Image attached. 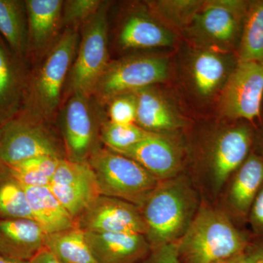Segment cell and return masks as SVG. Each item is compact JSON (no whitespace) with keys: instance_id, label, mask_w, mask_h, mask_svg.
Returning <instances> with one entry per match:
<instances>
[{"instance_id":"cell-1","label":"cell","mask_w":263,"mask_h":263,"mask_svg":"<svg viewBox=\"0 0 263 263\" xmlns=\"http://www.w3.org/2000/svg\"><path fill=\"white\" fill-rule=\"evenodd\" d=\"M80 41L76 29H65L41 65L31 72L20 114L46 122L54 117Z\"/></svg>"},{"instance_id":"cell-2","label":"cell","mask_w":263,"mask_h":263,"mask_svg":"<svg viewBox=\"0 0 263 263\" xmlns=\"http://www.w3.org/2000/svg\"><path fill=\"white\" fill-rule=\"evenodd\" d=\"M177 245L183 263H218L243 253L247 241L226 216L202 209Z\"/></svg>"},{"instance_id":"cell-3","label":"cell","mask_w":263,"mask_h":263,"mask_svg":"<svg viewBox=\"0 0 263 263\" xmlns=\"http://www.w3.org/2000/svg\"><path fill=\"white\" fill-rule=\"evenodd\" d=\"M96 176L101 195L133 204H143L157 189V178L129 157L98 148L88 160Z\"/></svg>"},{"instance_id":"cell-4","label":"cell","mask_w":263,"mask_h":263,"mask_svg":"<svg viewBox=\"0 0 263 263\" xmlns=\"http://www.w3.org/2000/svg\"><path fill=\"white\" fill-rule=\"evenodd\" d=\"M110 2L81 28L80 41L67 81L69 95L92 97L100 77L108 67V10Z\"/></svg>"},{"instance_id":"cell-5","label":"cell","mask_w":263,"mask_h":263,"mask_svg":"<svg viewBox=\"0 0 263 263\" xmlns=\"http://www.w3.org/2000/svg\"><path fill=\"white\" fill-rule=\"evenodd\" d=\"M169 62L155 55H133L110 62L95 87L92 98L99 105L119 95L136 92L162 82L168 76Z\"/></svg>"},{"instance_id":"cell-6","label":"cell","mask_w":263,"mask_h":263,"mask_svg":"<svg viewBox=\"0 0 263 263\" xmlns=\"http://www.w3.org/2000/svg\"><path fill=\"white\" fill-rule=\"evenodd\" d=\"M143 204L142 216L151 240L158 247L174 243L186 229L190 217L186 194L176 186L156 189Z\"/></svg>"},{"instance_id":"cell-7","label":"cell","mask_w":263,"mask_h":263,"mask_svg":"<svg viewBox=\"0 0 263 263\" xmlns=\"http://www.w3.org/2000/svg\"><path fill=\"white\" fill-rule=\"evenodd\" d=\"M44 123L22 114L0 129V164L13 165L39 157H60L54 138Z\"/></svg>"},{"instance_id":"cell-8","label":"cell","mask_w":263,"mask_h":263,"mask_svg":"<svg viewBox=\"0 0 263 263\" xmlns=\"http://www.w3.org/2000/svg\"><path fill=\"white\" fill-rule=\"evenodd\" d=\"M249 5L237 0L205 2L187 27L190 34L209 49H226L236 39Z\"/></svg>"},{"instance_id":"cell-9","label":"cell","mask_w":263,"mask_h":263,"mask_svg":"<svg viewBox=\"0 0 263 263\" xmlns=\"http://www.w3.org/2000/svg\"><path fill=\"white\" fill-rule=\"evenodd\" d=\"M263 98V62H239L230 74L221 100L222 114L253 121L260 114Z\"/></svg>"},{"instance_id":"cell-10","label":"cell","mask_w":263,"mask_h":263,"mask_svg":"<svg viewBox=\"0 0 263 263\" xmlns=\"http://www.w3.org/2000/svg\"><path fill=\"white\" fill-rule=\"evenodd\" d=\"M99 105L92 97L70 95L60 113L69 160L84 161L95 152L99 122Z\"/></svg>"},{"instance_id":"cell-11","label":"cell","mask_w":263,"mask_h":263,"mask_svg":"<svg viewBox=\"0 0 263 263\" xmlns=\"http://www.w3.org/2000/svg\"><path fill=\"white\" fill-rule=\"evenodd\" d=\"M79 217V228L84 232L146 233L144 219L134 204L116 197L100 195Z\"/></svg>"},{"instance_id":"cell-12","label":"cell","mask_w":263,"mask_h":263,"mask_svg":"<svg viewBox=\"0 0 263 263\" xmlns=\"http://www.w3.org/2000/svg\"><path fill=\"white\" fill-rule=\"evenodd\" d=\"M27 62L0 35V126L14 119L23 108L31 75Z\"/></svg>"},{"instance_id":"cell-13","label":"cell","mask_w":263,"mask_h":263,"mask_svg":"<svg viewBox=\"0 0 263 263\" xmlns=\"http://www.w3.org/2000/svg\"><path fill=\"white\" fill-rule=\"evenodd\" d=\"M28 17V58L43 60L62 34V0H25Z\"/></svg>"},{"instance_id":"cell-14","label":"cell","mask_w":263,"mask_h":263,"mask_svg":"<svg viewBox=\"0 0 263 263\" xmlns=\"http://www.w3.org/2000/svg\"><path fill=\"white\" fill-rule=\"evenodd\" d=\"M46 233L33 219H6L0 221V255L30 261L44 248Z\"/></svg>"},{"instance_id":"cell-15","label":"cell","mask_w":263,"mask_h":263,"mask_svg":"<svg viewBox=\"0 0 263 263\" xmlns=\"http://www.w3.org/2000/svg\"><path fill=\"white\" fill-rule=\"evenodd\" d=\"M86 240L98 263H137L147 253L143 234L85 232Z\"/></svg>"},{"instance_id":"cell-16","label":"cell","mask_w":263,"mask_h":263,"mask_svg":"<svg viewBox=\"0 0 263 263\" xmlns=\"http://www.w3.org/2000/svg\"><path fill=\"white\" fill-rule=\"evenodd\" d=\"M118 154L136 161L157 179L169 177L179 168V152L160 133H152L146 139Z\"/></svg>"},{"instance_id":"cell-17","label":"cell","mask_w":263,"mask_h":263,"mask_svg":"<svg viewBox=\"0 0 263 263\" xmlns=\"http://www.w3.org/2000/svg\"><path fill=\"white\" fill-rule=\"evenodd\" d=\"M174 33L144 11L133 12L122 24L118 42L125 49L169 47Z\"/></svg>"},{"instance_id":"cell-18","label":"cell","mask_w":263,"mask_h":263,"mask_svg":"<svg viewBox=\"0 0 263 263\" xmlns=\"http://www.w3.org/2000/svg\"><path fill=\"white\" fill-rule=\"evenodd\" d=\"M250 143V133L246 127L232 128L219 136L212 153L213 174L216 188L220 187L232 173L243 163Z\"/></svg>"},{"instance_id":"cell-19","label":"cell","mask_w":263,"mask_h":263,"mask_svg":"<svg viewBox=\"0 0 263 263\" xmlns=\"http://www.w3.org/2000/svg\"><path fill=\"white\" fill-rule=\"evenodd\" d=\"M137 99L136 124L149 133L172 131L182 126V120L171 104L153 88L135 92Z\"/></svg>"},{"instance_id":"cell-20","label":"cell","mask_w":263,"mask_h":263,"mask_svg":"<svg viewBox=\"0 0 263 263\" xmlns=\"http://www.w3.org/2000/svg\"><path fill=\"white\" fill-rule=\"evenodd\" d=\"M22 186L25 190L33 219L46 234L76 227L75 219L59 201L49 186Z\"/></svg>"},{"instance_id":"cell-21","label":"cell","mask_w":263,"mask_h":263,"mask_svg":"<svg viewBox=\"0 0 263 263\" xmlns=\"http://www.w3.org/2000/svg\"><path fill=\"white\" fill-rule=\"evenodd\" d=\"M0 35L17 56L28 59V17L25 1L0 0Z\"/></svg>"},{"instance_id":"cell-22","label":"cell","mask_w":263,"mask_h":263,"mask_svg":"<svg viewBox=\"0 0 263 263\" xmlns=\"http://www.w3.org/2000/svg\"><path fill=\"white\" fill-rule=\"evenodd\" d=\"M228 72V60L216 50L205 48L193 57L192 79L197 93L202 96H210L223 83L226 84Z\"/></svg>"},{"instance_id":"cell-23","label":"cell","mask_w":263,"mask_h":263,"mask_svg":"<svg viewBox=\"0 0 263 263\" xmlns=\"http://www.w3.org/2000/svg\"><path fill=\"white\" fill-rule=\"evenodd\" d=\"M44 247L62 263H98L79 227L46 234Z\"/></svg>"},{"instance_id":"cell-24","label":"cell","mask_w":263,"mask_h":263,"mask_svg":"<svg viewBox=\"0 0 263 263\" xmlns=\"http://www.w3.org/2000/svg\"><path fill=\"white\" fill-rule=\"evenodd\" d=\"M71 216L79 217L101 195L95 172L65 184L49 186Z\"/></svg>"},{"instance_id":"cell-25","label":"cell","mask_w":263,"mask_h":263,"mask_svg":"<svg viewBox=\"0 0 263 263\" xmlns=\"http://www.w3.org/2000/svg\"><path fill=\"white\" fill-rule=\"evenodd\" d=\"M262 183L263 160L251 156L242 164L230 190V200L238 212H248Z\"/></svg>"},{"instance_id":"cell-26","label":"cell","mask_w":263,"mask_h":263,"mask_svg":"<svg viewBox=\"0 0 263 263\" xmlns=\"http://www.w3.org/2000/svg\"><path fill=\"white\" fill-rule=\"evenodd\" d=\"M238 58L239 62H263V0L249 3Z\"/></svg>"},{"instance_id":"cell-27","label":"cell","mask_w":263,"mask_h":263,"mask_svg":"<svg viewBox=\"0 0 263 263\" xmlns=\"http://www.w3.org/2000/svg\"><path fill=\"white\" fill-rule=\"evenodd\" d=\"M0 215L8 219H33L23 186L5 172L0 164Z\"/></svg>"},{"instance_id":"cell-28","label":"cell","mask_w":263,"mask_h":263,"mask_svg":"<svg viewBox=\"0 0 263 263\" xmlns=\"http://www.w3.org/2000/svg\"><path fill=\"white\" fill-rule=\"evenodd\" d=\"M153 133L142 129L136 124H117L110 122L102 123L100 136L109 149L119 153L146 139Z\"/></svg>"},{"instance_id":"cell-29","label":"cell","mask_w":263,"mask_h":263,"mask_svg":"<svg viewBox=\"0 0 263 263\" xmlns=\"http://www.w3.org/2000/svg\"><path fill=\"white\" fill-rule=\"evenodd\" d=\"M205 2L197 0H162L148 3L152 10L177 27H188Z\"/></svg>"},{"instance_id":"cell-30","label":"cell","mask_w":263,"mask_h":263,"mask_svg":"<svg viewBox=\"0 0 263 263\" xmlns=\"http://www.w3.org/2000/svg\"><path fill=\"white\" fill-rule=\"evenodd\" d=\"M101 0H66L62 6V26L79 31L101 8Z\"/></svg>"},{"instance_id":"cell-31","label":"cell","mask_w":263,"mask_h":263,"mask_svg":"<svg viewBox=\"0 0 263 263\" xmlns=\"http://www.w3.org/2000/svg\"><path fill=\"white\" fill-rule=\"evenodd\" d=\"M108 105L110 122L117 124H136L137 99L135 92L119 95L112 99Z\"/></svg>"},{"instance_id":"cell-32","label":"cell","mask_w":263,"mask_h":263,"mask_svg":"<svg viewBox=\"0 0 263 263\" xmlns=\"http://www.w3.org/2000/svg\"><path fill=\"white\" fill-rule=\"evenodd\" d=\"M61 159L52 156H39L18 164L44 175L51 181Z\"/></svg>"},{"instance_id":"cell-33","label":"cell","mask_w":263,"mask_h":263,"mask_svg":"<svg viewBox=\"0 0 263 263\" xmlns=\"http://www.w3.org/2000/svg\"><path fill=\"white\" fill-rule=\"evenodd\" d=\"M148 263H181L177 243L174 242L159 247Z\"/></svg>"},{"instance_id":"cell-34","label":"cell","mask_w":263,"mask_h":263,"mask_svg":"<svg viewBox=\"0 0 263 263\" xmlns=\"http://www.w3.org/2000/svg\"><path fill=\"white\" fill-rule=\"evenodd\" d=\"M252 220L256 229L263 233V187L252 204Z\"/></svg>"},{"instance_id":"cell-35","label":"cell","mask_w":263,"mask_h":263,"mask_svg":"<svg viewBox=\"0 0 263 263\" xmlns=\"http://www.w3.org/2000/svg\"><path fill=\"white\" fill-rule=\"evenodd\" d=\"M30 263H62L46 248H43L30 260Z\"/></svg>"},{"instance_id":"cell-36","label":"cell","mask_w":263,"mask_h":263,"mask_svg":"<svg viewBox=\"0 0 263 263\" xmlns=\"http://www.w3.org/2000/svg\"><path fill=\"white\" fill-rule=\"evenodd\" d=\"M218 263H253L252 254L247 255L245 253L238 254Z\"/></svg>"},{"instance_id":"cell-37","label":"cell","mask_w":263,"mask_h":263,"mask_svg":"<svg viewBox=\"0 0 263 263\" xmlns=\"http://www.w3.org/2000/svg\"><path fill=\"white\" fill-rule=\"evenodd\" d=\"M253 263H263V249L252 254Z\"/></svg>"},{"instance_id":"cell-38","label":"cell","mask_w":263,"mask_h":263,"mask_svg":"<svg viewBox=\"0 0 263 263\" xmlns=\"http://www.w3.org/2000/svg\"><path fill=\"white\" fill-rule=\"evenodd\" d=\"M0 263H30V261L19 260L0 255Z\"/></svg>"},{"instance_id":"cell-39","label":"cell","mask_w":263,"mask_h":263,"mask_svg":"<svg viewBox=\"0 0 263 263\" xmlns=\"http://www.w3.org/2000/svg\"><path fill=\"white\" fill-rule=\"evenodd\" d=\"M0 129H1V126H0Z\"/></svg>"}]
</instances>
